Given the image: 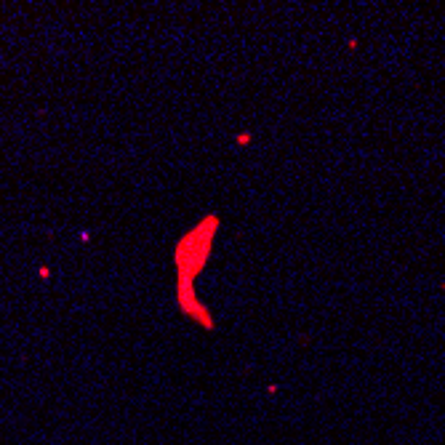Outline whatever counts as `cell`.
I'll return each instance as SVG.
<instances>
[{
  "mask_svg": "<svg viewBox=\"0 0 445 445\" xmlns=\"http://www.w3.org/2000/svg\"><path fill=\"white\" fill-rule=\"evenodd\" d=\"M37 275H40L43 280H48V277H51V269H48V267H40V269H37Z\"/></svg>",
  "mask_w": 445,
  "mask_h": 445,
  "instance_id": "cell-2",
  "label": "cell"
},
{
  "mask_svg": "<svg viewBox=\"0 0 445 445\" xmlns=\"http://www.w3.org/2000/svg\"><path fill=\"white\" fill-rule=\"evenodd\" d=\"M219 224H222V222H219V216L216 214H208L206 219H200L190 232H184V235L179 237L176 248H174L179 309H182L190 320L200 323L206 331H214L216 320L211 317V312L206 309V304L198 299V293H195V280H198V275L206 269V264L211 259Z\"/></svg>",
  "mask_w": 445,
  "mask_h": 445,
  "instance_id": "cell-1",
  "label": "cell"
},
{
  "mask_svg": "<svg viewBox=\"0 0 445 445\" xmlns=\"http://www.w3.org/2000/svg\"><path fill=\"white\" fill-rule=\"evenodd\" d=\"M248 139H251L248 134H240V136H237V142H240V144H248Z\"/></svg>",
  "mask_w": 445,
  "mask_h": 445,
  "instance_id": "cell-4",
  "label": "cell"
},
{
  "mask_svg": "<svg viewBox=\"0 0 445 445\" xmlns=\"http://www.w3.org/2000/svg\"><path fill=\"white\" fill-rule=\"evenodd\" d=\"M80 240H83V243H88V240H91V232L83 229V232H80Z\"/></svg>",
  "mask_w": 445,
  "mask_h": 445,
  "instance_id": "cell-3",
  "label": "cell"
}]
</instances>
